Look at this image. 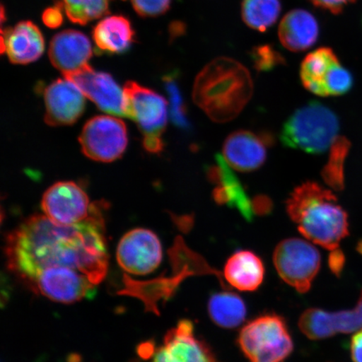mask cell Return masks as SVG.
Segmentation results:
<instances>
[{
	"label": "cell",
	"instance_id": "cell-7",
	"mask_svg": "<svg viewBox=\"0 0 362 362\" xmlns=\"http://www.w3.org/2000/svg\"><path fill=\"white\" fill-rule=\"evenodd\" d=\"M273 259L279 277L301 293L310 291L321 264L318 249L297 238L280 242L275 248Z\"/></svg>",
	"mask_w": 362,
	"mask_h": 362
},
{
	"label": "cell",
	"instance_id": "cell-27",
	"mask_svg": "<svg viewBox=\"0 0 362 362\" xmlns=\"http://www.w3.org/2000/svg\"><path fill=\"white\" fill-rule=\"evenodd\" d=\"M110 0H62L69 20L76 24L85 25L99 19L108 13Z\"/></svg>",
	"mask_w": 362,
	"mask_h": 362
},
{
	"label": "cell",
	"instance_id": "cell-3",
	"mask_svg": "<svg viewBox=\"0 0 362 362\" xmlns=\"http://www.w3.org/2000/svg\"><path fill=\"white\" fill-rule=\"evenodd\" d=\"M253 94L247 68L230 57L208 63L194 80L193 100L209 119L223 124L236 119Z\"/></svg>",
	"mask_w": 362,
	"mask_h": 362
},
{
	"label": "cell",
	"instance_id": "cell-31",
	"mask_svg": "<svg viewBox=\"0 0 362 362\" xmlns=\"http://www.w3.org/2000/svg\"><path fill=\"white\" fill-rule=\"evenodd\" d=\"M169 90L171 95V101L173 104V116L176 124L181 128L187 129L189 122L187 117V107L185 106L182 97L175 83L169 84Z\"/></svg>",
	"mask_w": 362,
	"mask_h": 362
},
{
	"label": "cell",
	"instance_id": "cell-14",
	"mask_svg": "<svg viewBox=\"0 0 362 362\" xmlns=\"http://www.w3.org/2000/svg\"><path fill=\"white\" fill-rule=\"evenodd\" d=\"M270 134H255L248 130H238L230 134L223 144L225 160L240 172H252L261 168L267 160V148L273 146Z\"/></svg>",
	"mask_w": 362,
	"mask_h": 362
},
{
	"label": "cell",
	"instance_id": "cell-2",
	"mask_svg": "<svg viewBox=\"0 0 362 362\" xmlns=\"http://www.w3.org/2000/svg\"><path fill=\"white\" fill-rule=\"evenodd\" d=\"M288 215L300 233L310 241L330 251L329 265L336 275L341 273L345 257L339 243L349 234L345 210L330 189L312 181L298 185L286 202Z\"/></svg>",
	"mask_w": 362,
	"mask_h": 362
},
{
	"label": "cell",
	"instance_id": "cell-12",
	"mask_svg": "<svg viewBox=\"0 0 362 362\" xmlns=\"http://www.w3.org/2000/svg\"><path fill=\"white\" fill-rule=\"evenodd\" d=\"M152 362H218L205 342L194 334L192 321L182 320L169 330Z\"/></svg>",
	"mask_w": 362,
	"mask_h": 362
},
{
	"label": "cell",
	"instance_id": "cell-5",
	"mask_svg": "<svg viewBox=\"0 0 362 362\" xmlns=\"http://www.w3.org/2000/svg\"><path fill=\"white\" fill-rule=\"evenodd\" d=\"M238 344L249 362H284L293 351V342L282 316L268 314L244 325Z\"/></svg>",
	"mask_w": 362,
	"mask_h": 362
},
{
	"label": "cell",
	"instance_id": "cell-11",
	"mask_svg": "<svg viewBox=\"0 0 362 362\" xmlns=\"http://www.w3.org/2000/svg\"><path fill=\"white\" fill-rule=\"evenodd\" d=\"M162 245L151 230L136 228L121 238L117 248V260L130 274L147 275L161 264Z\"/></svg>",
	"mask_w": 362,
	"mask_h": 362
},
{
	"label": "cell",
	"instance_id": "cell-34",
	"mask_svg": "<svg viewBox=\"0 0 362 362\" xmlns=\"http://www.w3.org/2000/svg\"><path fill=\"white\" fill-rule=\"evenodd\" d=\"M43 21L45 24L51 28H56L60 25L62 22V16L60 8H49L45 11L43 15Z\"/></svg>",
	"mask_w": 362,
	"mask_h": 362
},
{
	"label": "cell",
	"instance_id": "cell-29",
	"mask_svg": "<svg viewBox=\"0 0 362 362\" xmlns=\"http://www.w3.org/2000/svg\"><path fill=\"white\" fill-rule=\"evenodd\" d=\"M253 66L257 71H269L282 65L284 59L278 52L269 45H262L252 49L251 53Z\"/></svg>",
	"mask_w": 362,
	"mask_h": 362
},
{
	"label": "cell",
	"instance_id": "cell-28",
	"mask_svg": "<svg viewBox=\"0 0 362 362\" xmlns=\"http://www.w3.org/2000/svg\"><path fill=\"white\" fill-rule=\"evenodd\" d=\"M353 86V78L351 72L337 63L329 71L327 80V90L328 97L341 96L346 94Z\"/></svg>",
	"mask_w": 362,
	"mask_h": 362
},
{
	"label": "cell",
	"instance_id": "cell-36",
	"mask_svg": "<svg viewBox=\"0 0 362 362\" xmlns=\"http://www.w3.org/2000/svg\"><path fill=\"white\" fill-rule=\"evenodd\" d=\"M357 250H358V252L361 253V255H362V241H361L358 243V245H357Z\"/></svg>",
	"mask_w": 362,
	"mask_h": 362
},
{
	"label": "cell",
	"instance_id": "cell-18",
	"mask_svg": "<svg viewBox=\"0 0 362 362\" xmlns=\"http://www.w3.org/2000/svg\"><path fill=\"white\" fill-rule=\"evenodd\" d=\"M92 56L89 39L79 31H62L54 36L49 45V60L65 78L90 66L88 62Z\"/></svg>",
	"mask_w": 362,
	"mask_h": 362
},
{
	"label": "cell",
	"instance_id": "cell-33",
	"mask_svg": "<svg viewBox=\"0 0 362 362\" xmlns=\"http://www.w3.org/2000/svg\"><path fill=\"white\" fill-rule=\"evenodd\" d=\"M252 200L253 211H255V215H269L273 211V202L266 194H257Z\"/></svg>",
	"mask_w": 362,
	"mask_h": 362
},
{
	"label": "cell",
	"instance_id": "cell-16",
	"mask_svg": "<svg viewBox=\"0 0 362 362\" xmlns=\"http://www.w3.org/2000/svg\"><path fill=\"white\" fill-rule=\"evenodd\" d=\"M65 78L72 81L85 97L96 103L103 112L125 117L124 88L110 74L95 71L88 66Z\"/></svg>",
	"mask_w": 362,
	"mask_h": 362
},
{
	"label": "cell",
	"instance_id": "cell-19",
	"mask_svg": "<svg viewBox=\"0 0 362 362\" xmlns=\"http://www.w3.org/2000/svg\"><path fill=\"white\" fill-rule=\"evenodd\" d=\"M2 52L13 64H28L42 57L44 38L38 27L30 21H23L2 34Z\"/></svg>",
	"mask_w": 362,
	"mask_h": 362
},
{
	"label": "cell",
	"instance_id": "cell-8",
	"mask_svg": "<svg viewBox=\"0 0 362 362\" xmlns=\"http://www.w3.org/2000/svg\"><path fill=\"white\" fill-rule=\"evenodd\" d=\"M79 142L81 151L90 160L115 161L123 155L128 144L126 125L115 116L93 117L84 125Z\"/></svg>",
	"mask_w": 362,
	"mask_h": 362
},
{
	"label": "cell",
	"instance_id": "cell-25",
	"mask_svg": "<svg viewBox=\"0 0 362 362\" xmlns=\"http://www.w3.org/2000/svg\"><path fill=\"white\" fill-rule=\"evenodd\" d=\"M280 0H243L242 18L249 28L264 33L278 21Z\"/></svg>",
	"mask_w": 362,
	"mask_h": 362
},
{
	"label": "cell",
	"instance_id": "cell-15",
	"mask_svg": "<svg viewBox=\"0 0 362 362\" xmlns=\"http://www.w3.org/2000/svg\"><path fill=\"white\" fill-rule=\"evenodd\" d=\"M223 156H216V164L208 165L206 175L208 180L215 185L212 197L220 206H228L237 209L243 218L252 221L255 214L252 200L249 198L241 181L233 173Z\"/></svg>",
	"mask_w": 362,
	"mask_h": 362
},
{
	"label": "cell",
	"instance_id": "cell-26",
	"mask_svg": "<svg viewBox=\"0 0 362 362\" xmlns=\"http://www.w3.org/2000/svg\"><path fill=\"white\" fill-rule=\"evenodd\" d=\"M350 148L349 140L342 136H338L332 146H330L327 164L324 166L322 172H321L325 182L334 191H342L345 187L344 165H345Z\"/></svg>",
	"mask_w": 362,
	"mask_h": 362
},
{
	"label": "cell",
	"instance_id": "cell-30",
	"mask_svg": "<svg viewBox=\"0 0 362 362\" xmlns=\"http://www.w3.org/2000/svg\"><path fill=\"white\" fill-rule=\"evenodd\" d=\"M136 12L141 16H157L169 10L171 0H131Z\"/></svg>",
	"mask_w": 362,
	"mask_h": 362
},
{
	"label": "cell",
	"instance_id": "cell-22",
	"mask_svg": "<svg viewBox=\"0 0 362 362\" xmlns=\"http://www.w3.org/2000/svg\"><path fill=\"white\" fill-rule=\"evenodd\" d=\"M339 59L332 49L322 47L307 55L300 66L303 86L311 93L320 97H328L327 80Z\"/></svg>",
	"mask_w": 362,
	"mask_h": 362
},
{
	"label": "cell",
	"instance_id": "cell-4",
	"mask_svg": "<svg viewBox=\"0 0 362 362\" xmlns=\"http://www.w3.org/2000/svg\"><path fill=\"white\" fill-rule=\"evenodd\" d=\"M339 129L336 113L324 104L312 101L288 117L280 139L285 147L320 155L332 146Z\"/></svg>",
	"mask_w": 362,
	"mask_h": 362
},
{
	"label": "cell",
	"instance_id": "cell-20",
	"mask_svg": "<svg viewBox=\"0 0 362 362\" xmlns=\"http://www.w3.org/2000/svg\"><path fill=\"white\" fill-rule=\"evenodd\" d=\"M319 37V24L309 11L296 8L285 15L279 26V38L292 52L306 51Z\"/></svg>",
	"mask_w": 362,
	"mask_h": 362
},
{
	"label": "cell",
	"instance_id": "cell-21",
	"mask_svg": "<svg viewBox=\"0 0 362 362\" xmlns=\"http://www.w3.org/2000/svg\"><path fill=\"white\" fill-rule=\"evenodd\" d=\"M264 262L252 251L240 250L233 253L224 267L226 281L240 291H257L264 282Z\"/></svg>",
	"mask_w": 362,
	"mask_h": 362
},
{
	"label": "cell",
	"instance_id": "cell-24",
	"mask_svg": "<svg viewBox=\"0 0 362 362\" xmlns=\"http://www.w3.org/2000/svg\"><path fill=\"white\" fill-rule=\"evenodd\" d=\"M208 314L219 327L234 329L245 320L247 307L238 294L230 291L218 292L211 294L208 301Z\"/></svg>",
	"mask_w": 362,
	"mask_h": 362
},
{
	"label": "cell",
	"instance_id": "cell-35",
	"mask_svg": "<svg viewBox=\"0 0 362 362\" xmlns=\"http://www.w3.org/2000/svg\"><path fill=\"white\" fill-rule=\"evenodd\" d=\"M350 351L353 361L362 362V329L351 338Z\"/></svg>",
	"mask_w": 362,
	"mask_h": 362
},
{
	"label": "cell",
	"instance_id": "cell-32",
	"mask_svg": "<svg viewBox=\"0 0 362 362\" xmlns=\"http://www.w3.org/2000/svg\"><path fill=\"white\" fill-rule=\"evenodd\" d=\"M316 7L328 11L334 15L341 13L344 8L348 4L355 2L356 0H310Z\"/></svg>",
	"mask_w": 362,
	"mask_h": 362
},
{
	"label": "cell",
	"instance_id": "cell-9",
	"mask_svg": "<svg viewBox=\"0 0 362 362\" xmlns=\"http://www.w3.org/2000/svg\"><path fill=\"white\" fill-rule=\"evenodd\" d=\"M25 284L35 293L62 304L93 297L97 286L80 272L63 269L40 271Z\"/></svg>",
	"mask_w": 362,
	"mask_h": 362
},
{
	"label": "cell",
	"instance_id": "cell-6",
	"mask_svg": "<svg viewBox=\"0 0 362 362\" xmlns=\"http://www.w3.org/2000/svg\"><path fill=\"white\" fill-rule=\"evenodd\" d=\"M124 93L125 117L137 124L143 134L144 148L149 153H160L164 149L162 136L168 117L165 99L134 81L126 83Z\"/></svg>",
	"mask_w": 362,
	"mask_h": 362
},
{
	"label": "cell",
	"instance_id": "cell-10",
	"mask_svg": "<svg viewBox=\"0 0 362 362\" xmlns=\"http://www.w3.org/2000/svg\"><path fill=\"white\" fill-rule=\"evenodd\" d=\"M97 203H90L88 194L74 182H59L44 194L42 208L45 216L60 225H74L87 220Z\"/></svg>",
	"mask_w": 362,
	"mask_h": 362
},
{
	"label": "cell",
	"instance_id": "cell-23",
	"mask_svg": "<svg viewBox=\"0 0 362 362\" xmlns=\"http://www.w3.org/2000/svg\"><path fill=\"white\" fill-rule=\"evenodd\" d=\"M134 30L130 22L123 16L105 18L95 27L93 39L102 51L122 53L130 47L134 40Z\"/></svg>",
	"mask_w": 362,
	"mask_h": 362
},
{
	"label": "cell",
	"instance_id": "cell-13",
	"mask_svg": "<svg viewBox=\"0 0 362 362\" xmlns=\"http://www.w3.org/2000/svg\"><path fill=\"white\" fill-rule=\"evenodd\" d=\"M302 333L314 341L327 339L339 333L348 334L362 329V291L354 309L337 312L308 309L298 320Z\"/></svg>",
	"mask_w": 362,
	"mask_h": 362
},
{
	"label": "cell",
	"instance_id": "cell-17",
	"mask_svg": "<svg viewBox=\"0 0 362 362\" xmlns=\"http://www.w3.org/2000/svg\"><path fill=\"white\" fill-rule=\"evenodd\" d=\"M45 121L49 126L74 124L85 110V96L70 80L58 79L45 90Z\"/></svg>",
	"mask_w": 362,
	"mask_h": 362
},
{
	"label": "cell",
	"instance_id": "cell-1",
	"mask_svg": "<svg viewBox=\"0 0 362 362\" xmlns=\"http://www.w3.org/2000/svg\"><path fill=\"white\" fill-rule=\"evenodd\" d=\"M102 206L74 225L35 215L8 235L4 248L8 270L25 284L40 271L74 269L98 285L105 278L108 255Z\"/></svg>",
	"mask_w": 362,
	"mask_h": 362
}]
</instances>
